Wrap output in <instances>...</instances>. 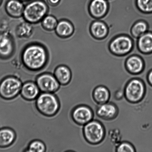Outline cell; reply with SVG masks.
Returning a JSON list of instances; mask_svg holds the SVG:
<instances>
[{
  "instance_id": "cell-1",
  "label": "cell",
  "mask_w": 152,
  "mask_h": 152,
  "mask_svg": "<svg viewBox=\"0 0 152 152\" xmlns=\"http://www.w3.org/2000/svg\"><path fill=\"white\" fill-rule=\"evenodd\" d=\"M47 56L44 48L37 45L28 46L24 50L22 60L28 69L35 71L41 69L47 62Z\"/></svg>"
},
{
  "instance_id": "cell-28",
  "label": "cell",
  "mask_w": 152,
  "mask_h": 152,
  "mask_svg": "<svg viewBox=\"0 0 152 152\" xmlns=\"http://www.w3.org/2000/svg\"><path fill=\"white\" fill-rule=\"evenodd\" d=\"M60 0H49V1L51 4H56L59 2Z\"/></svg>"
},
{
  "instance_id": "cell-3",
  "label": "cell",
  "mask_w": 152,
  "mask_h": 152,
  "mask_svg": "<svg viewBox=\"0 0 152 152\" xmlns=\"http://www.w3.org/2000/svg\"><path fill=\"white\" fill-rule=\"evenodd\" d=\"M22 83L14 76H8L0 81V97L5 100L15 99L20 94Z\"/></svg>"
},
{
  "instance_id": "cell-14",
  "label": "cell",
  "mask_w": 152,
  "mask_h": 152,
  "mask_svg": "<svg viewBox=\"0 0 152 152\" xmlns=\"http://www.w3.org/2000/svg\"><path fill=\"white\" fill-rule=\"evenodd\" d=\"M15 131L8 127L0 129V148H5L14 143L16 139Z\"/></svg>"
},
{
  "instance_id": "cell-17",
  "label": "cell",
  "mask_w": 152,
  "mask_h": 152,
  "mask_svg": "<svg viewBox=\"0 0 152 152\" xmlns=\"http://www.w3.org/2000/svg\"><path fill=\"white\" fill-rule=\"evenodd\" d=\"M90 31L94 37L101 39L105 38L108 35V28L104 22L98 20L92 23Z\"/></svg>"
},
{
  "instance_id": "cell-11",
  "label": "cell",
  "mask_w": 152,
  "mask_h": 152,
  "mask_svg": "<svg viewBox=\"0 0 152 152\" xmlns=\"http://www.w3.org/2000/svg\"><path fill=\"white\" fill-rule=\"evenodd\" d=\"M109 5L107 0H92L89 6V12L95 18H101L106 15Z\"/></svg>"
},
{
  "instance_id": "cell-6",
  "label": "cell",
  "mask_w": 152,
  "mask_h": 152,
  "mask_svg": "<svg viewBox=\"0 0 152 152\" xmlns=\"http://www.w3.org/2000/svg\"><path fill=\"white\" fill-rule=\"evenodd\" d=\"M48 10L47 6L42 1H35L24 7L23 12L25 20L30 23H36L44 18Z\"/></svg>"
},
{
  "instance_id": "cell-8",
  "label": "cell",
  "mask_w": 152,
  "mask_h": 152,
  "mask_svg": "<svg viewBox=\"0 0 152 152\" xmlns=\"http://www.w3.org/2000/svg\"><path fill=\"white\" fill-rule=\"evenodd\" d=\"M35 83L40 91L45 93L54 94L59 90L61 86L54 75L49 73L38 76L36 79Z\"/></svg>"
},
{
  "instance_id": "cell-26",
  "label": "cell",
  "mask_w": 152,
  "mask_h": 152,
  "mask_svg": "<svg viewBox=\"0 0 152 152\" xmlns=\"http://www.w3.org/2000/svg\"><path fill=\"white\" fill-rule=\"evenodd\" d=\"M116 151L117 152H135V149L130 143L123 142L120 143L116 147Z\"/></svg>"
},
{
  "instance_id": "cell-15",
  "label": "cell",
  "mask_w": 152,
  "mask_h": 152,
  "mask_svg": "<svg viewBox=\"0 0 152 152\" xmlns=\"http://www.w3.org/2000/svg\"><path fill=\"white\" fill-rule=\"evenodd\" d=\"M54 76L59 84L62 86L68 85L71 81L72 73L68 67L61 65L55 69Z\"/></svg>"
},
{
  "instance_id": "cell-19",
  "label": "cell",
  "mask_w": 152,
  "mask_h": 152,
  "mask_svg": "<svg viewBox=\"0 0 152 152\" xmlns=\"http://www.w3.org/2000/svg\"><path fill=\"white\" fill-rule=\"evenodd\" d=\"M93 98L95 102L99 105L108 102L110 99V93L109 89L105 86H97L93 90Z\"/></svg>"
},
{
  "instance_id": "cell-25",
  "label": "cell",
  "mask_w": 152,
  "mask_h": 152,
  "mask_svg": "<svg viewBox=\"0 0 152 152\" xmlns=\"http://www.w3.org/2000/svg\"><path fill=\"white\" fill-rule=\"evenodd\" d=\"M57 22L56 18L51 16H47L44 18L42 25L45 29L47 30H53L56 28L57 25Z\"/></svg>"
},
{
  "instance_id": "cell-21",
  "label": "cell",
  "mask_w": 152,
  "mask_h": 152,
  "mask_svg": "<svg viewBox=\"0 0 152 152\" xmlns=\"http://www.w3.org/2000/svg\"><path fill=\"white\" fill-rule=\"evenodd\" d=\"M56 28L57 34L61 37L70 36L74 32L73 25L66 20H62L59 22Z\"/></svg>"
},
{
  "instance_id": "cell-24",
  "label": "cell",
  "mask_w": 152,
  "mask_h": 152,
  "mask_svg": "<svg viewBox=\"0 0 152 152\" xmlns=\"http://www.w3.org/2000/svg\"><path fill=\"white\" fill-rule=\"evenodd\" d=\"M137 7L144 13H152V0H137Z\"/></svg>"
},
{
  "instance_id": "cell-5",
  "label": "cell",
  "mask_w": 152,
  "mask_h": 152,
  "mask_svg": "<svg viewBox=\"0 0 152 152\" xmlns=\"http://www.w3.org/2000/svg\"><path fill=\"white\" fill-rule=\"evenodd\" d=\"M83 135L89 143L96 145L104 140L105 130L103 125L97 120H92L84 126Z\"/></svg>"
},
{
  "instance_id": "cell-23",
  "label": "cell",
  "mask_w": 152,
  "mask_h": 152,
  "mask_svg": "<svg viewBox=\"0 0 152 152\" xmlns=\"http://www.w3.org/2000/svg\"><path fill=\"white\" fill-rule=\"evenodd\" d=\"M46 145L44 142L40 140H35L29 143L25 151L30 152H44L46 151Z\"/></svg>"
},
{
  "instance_id": "cell-7",
  "label": "cell",
  "mask_w": 152,
  "mask_h": 152,
  "mask_svg": "<svg viewBox=\"0 0 152 152\" xmlns=\"http://www.w3.org/2000/svg\"><path fill=\"white\" fill-rule=\"evenodd\" d=\"M133 40L127 35L117 36L113 39L110 42V50L114 54L123 56L129 53L133 48Z\"/></svg>"
},
{
  "instance_id": "cell-13",
  "label": "cell",
  "mask_w": 152,
  "mask_h": 152,
  "mask_svg": "<svg viewBox=\"0 0 152 152\" xmlns=\"http://www.w3.org/2000/svg\"><path fill=\"white\" fill-rule=\"evenodd\" d=\"M126 66L128 72L132 75H140L144 71V63L140 57L134 55L126 60Z\"/></svg>"
},
{
  "instance_id": "cell-27",
  "label": "cell",
  "mask_w": 152,
  "mask_h": 152,
  "mask_svg": "<svg viewBox=\"0 0 152 152\" xmlns=\"http://www.w3.org/2000/svg\"><path fill=\"white\" fill-rule=\"evenodd\" d=\"M146 78L148 84L152 87V69L149 71L147 73Z\"/></svg>"
},
{
  "instance_id": "cell-30",
  "label": "cell",
  "mask_w": 152,
  "mask_h": 152,
  "mask_svg": "<svg viewBox=\"0 0 152 152\" xmlns=\"http://www.w3.org/2000/svg\"><path fill=\"white\" fill-rule=\"evenodd\" d=\"M1 0H0V4H1Z\"/></svg>"
},
{
  "instance_id": "cell-12",
  "label": "cell",
  "mask_w": 152,
  "mask_h": 152,
  "mask_svg": "<svg viewBox=\"0 0 152 152\" xmlns=\"http://www.w3.org/2000/svg\"><path fill=\"white\" fill-rule=\"evenodd\" d=\"M40 92L35 82L30 81L22 84L20 94L24 99L30 101L36 100L40 94Z\"/></svg>"
},
{
  "instance_id": "cell-16",
  "label": "cell",
  "mask_w": 152,
  "mask_h": 152,
  "mask_svg": "<svg viewBox=\"0 0 152 152\" xmlns=\"http://www.w3.org/2000/svg\"><path fill=\"white\" fill-rule=\"evenodd\" d=\"M13 50V43L10 37L5 33H0V56L7 57Z\"/></svg>"
},
{
  "instance_id": "cell-9",
  "label": "cell",
  "mask_w": 152,
  "mask_h": 152,
  "mask_svg": "<svg viewBox=\"0 0 152 152\" xmlns=\"http://www.w3.org/2000/svg\"><path fill=\"white\" fill-rule=\"evenodd\" d=\"M93 113L90 107L80 105L75 107L71 113V117L74 123L79 126H84L93 120Z\"/></svg>"
},
{
  "instance_id": "cell-4",
  "label": "cell",
  "mask_w": 152,
  "mask_h": 152,
  "mask_svg": "<svg viewBox=\"0 0 152 152\" xmlns=\"http://www.w3.org/2000/svg\"><path fill=\"white\" fill-rule=\"evenodd\" d=\"M146 94L145 83L139 78H134L125 86L124 95L126 99L132 103H137L143 99Z\"/></svg>"
},
{
  "instance_id": "cell-22",
  "label": "cell",
  "mask_w": 152,
  "mask_h": 152,
  "mask_svg": "<svg viewBox=\"0 0 152 152\" xmlns=\"http://www.w3.org/2000/svg\"><path fill=\"white\" fill-rule=\"evenodd\" d=\"M148 25L146 22L143 20L137 22L132 26L131 34L135 39H138L141 36L148 32Z\"/></svg>"
},
{
  "instance_id": "cell-2",
  "label": "cell",
  "mask_w": 152,
  "mask_h": 152,
  "mask_svg": "<svg viewBox=\"0 0 152 152\" xmlns=\"http://www.w3.org/2000/svg\"><path fill=\"white\" fill-rule=\"evenodd\" d=\"M35 105L39 112L47 117L56 115L60 108L59 99L54 93L42 92L36 99Z\"/></svg>"
},
{
  "instance_id": "cell-29",
  "label": "cell",
  "mask_w": 152,
  "mask_h": 152,
  "mask_svg": "<svg viewBox=\"0 0 152 152\" xmlns=\"http://www.w3.org/2000/svg\"><path fill=\"white\" fill-rule=\"evenodd\" d=\"M19 1H27V0H19Z\"/></svg>"
},
{
  "instance_id": "cell-18",
  "label": "cell",
  "mask_w": 152,
  "mask_h": 152,
  "mask_svg": "<svg viewBox=\"0 0 152 152\" xmlns=\"http://www.w3.org/2000/svg\"><path fill=\"white\" fill-rule=\"evenodd\" d=\"M137 46L141 53L148 54L152 53V32H147L138 38Z\"/></svg>"
},
{
  "instance_id": "cell-10",
  "label": "cell",
  "mask_w": 152,
  "mask_h": 152,
  "mask_svg": "<svg viewBox=\"0 0 152 152\" xmlns=\"http://www.w3.org/2000/svg\"><path fill=\"white\" fill-rule=\"evenodd\" d=\"M119 113L118 108L115 104L107 102L100 105L97 109V115L103 120L110 121L117 117Z\"/></svg>"
},
{
  "instance_id": "cell-20",
  "label": "cell",
  "mask_w": 152,
  "mask_h": 152,
  "mask_svg": "<svg viewBox=\"0 0 152 152\" xmlns=\"http://www.w3.org/2000/svg\"><path fill=\"white\" fill-rule=\"evenodd\" d=\"M23 4L19 0H10L6 6V10L10 15L15 17H18L23 14Z\"/></svg>"
}]
</instances>
